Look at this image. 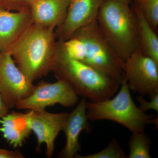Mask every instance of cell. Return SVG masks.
<instances>
[{"label":"cell","instance_id":"6da1fadb","mask_svg":"<svg viewBox=\"0 0 158 158\" xmlns=\"http://www.w3.org/2000/svg\"><path fill=\"white\" fill-rule=\"evenodd\" d=\"M54 30L33 23L7 51L33 83L53 69L57 53Z\"/></svg>","mask_w":158,"mask_h":158},{"label":"cell","instance_id":"7a4b0ae2","mask_svg":"<svg viewBox=\"0 0 158 158\" xmlns=\"http://www.w3.org/2000/svg\"><path fill=\"white\" fill-rule=\"evenodd\" d=\"M53 70L58 80L65 81L78 95L90 102L111 98L120 83L86 63L71 59L57 45L56 58Z\"/></svg>","mask_w":158,"mask_h":158},{"label":"cell","instance_id":"3957f363","mask_svg":"<svg viewBox=\"0 0 158 158\" xmlns=\"http://www.w3.org/2000/svg\"><path fill=\"white\" fill-rule=\"evenodd\" d=\"M97 23L105 39L123 61L139 48L137 19L129 4L106 0L99 9Z\"/></svg>","mask_w":158,"mask_h":158},{"label":"cell","instance_id":"277c9868","mask_svg":"<svg viewBox=\"0 0 158 158\" xmlns=\"http://www.w3.org/2000/svg\"><path fill=\"white\" fill-rule=\"evenodd\" d=\"M120 90L113 98L87 102V115L91 121L109 120L123 126L131 133L145 131L146 125L156 122L158 118L148 115L137 106L123 76Z\"/></svg>","mask_w":158,"mask_h":158},{"label":"cell","instance_id":"5b68a950","mask_svg":"<svg viewBox=\"0 0 158 158\" xmlns=\"http://www.w3.org/2000/svg\"><path fill=\"white\" fill-rule=\"evenodd\" d=\"M72 37L81 40L86 45L87 56L83 62L121 83L124 62L105 39L97 21L79 29Z\"/></svg>","mask_w":158,"mask_h":158},{"label":"cell","instance_id":"8992f818","mask_svg":"<svg viewBox=\"0 0 158 158\" xmlns=\"http://www.w3.org/2000/svg\"><path fill=\"white\" fill-rule=\"evenodd\" d=\"M78 101V95L70 85L65 81L58 80L53 83L39 82L31 94L18 102L15 107L37 112L56 104L71 107Z\"/></svg>","mask_w":158,"mask_h":158},{"label":"cell","instance_id":"52a82bcc","mask_svg":"<svg viewBox=\"0 0 158 158\" xmlns=\"http://www.w3.org/2000/svg\"><path fill=\"white\" fill-rule=\"evenodd\" d=\"M123 76L130 90L140 95L158 94V63L139 48L125 61Z\"/></svg>","mask_w":158,"mask_h":158},{"label":"cell","instance_id":"ba28073f","mask_svg":"<svg viewBox=\"0 0 158 158\" xmlns=\"http://www.w3.org/2000/svg\"><path fill=\"white\" fill-rule=\"evenodd\" d=\"M35 85L15 64L9 52L0 53V96L9 108L29 96Z\"/></svg>","mask_w":158,"mask_h":158},{"label":"cell","instance_id":"9c48e42d","mask_svg":"<svg viewBox=\"0 0 158 158\" xmlns=\"http://www.w3.org/2000/svg\"><path fill=\"white\" fill-rule=\"evenodd\" d=\"M30 125L37 138V148L45 144L46 156L50 158L55 151V142L59 133L62 131L69 113H49L29 110Z\"/></svg>","mask_w":158,"mask_h":158},{"label":"cell","instance_id":"30bf717a","mask_svg":"<svg viewBox=\"0 0 158 158\" xmlns=\"http://www.w3.org/2000/svg\"><path fill=\"white\" fill-rule=\"evenodd\" d=\"M106 0H70L65 19L59 26L61 40L69 39L79 29L97 21L99 9Z\"/></svg>","mask_w":158,"mask_h":158},{"label":"cell","instance_id":"8fae6325","mask_svg":"<svg viewBox=\"0 0 158 158\" xmlns=\"http://www.w3.org/2000/svg\"><path fill=\"white\" fill-rule=\"evenodd\" d=\"M87 99L83 98L76 107L69 114L62 128L66 143L59 153V157L73 158L81 151L79 137L84 130L90 131V126L87 115Z\"/></svg>","mask_w":158,"mask_h":158},{"label":"cell","instance_id":"7c38bea8","mask_svg":"<svg viewBox=\"0 0 158 158\" xmlns=\"http://www.w3.org/2000/svg\"><path fill=\"white\" fill-rule=\"evenodd\" d=\"M33 23L31 11L0 9V53L7 52Z\"/></svg>","mask_w":158,"mask_h":158},{"label":"cell","instance_id":"4fadbf2b","mask_svg":"<svg viewBox=\"0 0 158 158\" xmlns=\"http://www.w3.org/2000/svg\"><path fill=\"white\" fill-rule=\"evenodd\" d=\"M70 0H33L30 5L32 21L38 25L55 28L65 19Z\"/></svg>","mask_w":158,"mask_h":158},{"label":"cell","instance_id":"5bb4252c","mask_svg":"<svg viewBox=\"0 0 158 158\" xmlns=\"http://www.w3.org/2000/svg\"><path fill=\"white\" fill-rule=\"evenodd\" d=\"M31 132L28 112H12L0 118V133L14 148L22 146Z\"/></svg>","mask_w":158,"mask_h":158},{"label":"cell","instance_id":"9a60e30c","mask_svg":"<svg viewBox=\"0 0 158 158\" xmlns=\"http://www.w3.org/2000/svg\"><path fill=\"white\" fill-rule=\"evenodd\" d=\"M133 9L138 24L139 48L142 52L158 63V37L147 21L138 3Z\"/></svg>","mask_w":158,"mask_h":158},{"label":"cell","instance_id":"2e32d148","mask_svg":"<svg viewBox=\"0 0 158 158\" xmlns=\"http://www.w3.org/2000/svg\"><path fill=\"white\" fill-rule=\"evenodd\" d=\"M151 141L144 132L132 133L129 141L128 158H151Z\"/></svg>","mask_w":158,"mask_h":158},{"label":"cell","instance_id":"e0dca14e","mask_svg":"<svg viewBox=\"0 0 158 158\" xmlns=\"http://www.w3.org/2000/svg\"><path fill=\"white\" fill-rule=\"evenodd\" d=\"M59 46L68 57L83 62L87 54L85 43L77 37H72L66 40H61Z\"/></svg>","mask_w":158,"mask_h":158},{"label":"cell","instance_id":"ac0fdd59","mask_svg":"<svg viewBox=\"0 0 158 158\" xmlns=\"http://www.w3.org/2000/svg\"><path fill=\"white\" fill-rule=\"evenodd\" d=\"M76 158H127L123 150L116 139L111 140L110 143L103 149L99 152L86 156H75Z\"/></svg>","mask_w":158,"mask_h":158},{"label":"cell","instance_id":"d6986e66","mask_svg":"<svg viewBox=\"0 0 158 158\" xmlns=\"http://www.w3.org/2000/svg\"><path fill=\"white\" fill-rule=\"evenodd\" d=\"M138 3L145 19L156 32L158 27V0H140Z\"/></svg>","mask_w":158,"mask_h":158},{"label":"cell","instance_id":"ffe728a7","mask_svg":"<svg viewBox=\"0 0 158 158\" xmlns=\"http://www.w3.org/2000/svg\"><path fill=\"white\" fill-rule=\"evenodd\" d=\"M33 0H0V9L11 11L30 10Z\"/></svg>","mask_w":158,"mask_h":158},{"label":"cell","instance_id":"44dd1931","mask_svg":"<svg viewBox=\"0 0 158 158\" xmlns=\"http://www.w3.org/2000/svg\"><path fill=\"white\" fill-rule=\"evenodd\" d=\"M150 101H148L144 96L139 95L137 96V100L139 103V108L144 112L149 110H153L158 112V94L151 97Z\"/></svg>","mask_w":158,"mask_h":158},{"label":"cell","instance_id":"7402d4cb","mask_svg":"<svg viewBox=\"0 0 158 158\" xmlns=\"http://www.w3.org/2000/svg\"><path fill=\"white\" fill-rule=\"evenodd\" d=\"M24 156L18 150L11 151L0 148V158H23Z\"/></svg>","mask_w":158,"mask_h":158},{"label":"cell","instance_id":"603a6c76","mask_svg":"<svg viewBox=\"0 0 158 158\" xmlns=\"http://www.w3.org/2000/svg\"><path fill=\"white\" fill-rule=\"evenodd\" d=\"M9 108L5 105L0 96V118L9 113Z\"/></svg>","mask_w":158,"mask_h":158},{"label":"cell","instance_id":"cb8c5ba5","mask_svg":"<svg viewBox=\"0 0 158 158\" xmlns=\"http://www.w3.org/2000/svg\"><path fill=\"white\" fill-rule=\"evenodd\" d=\"M119 1H121L122 2H123L126 3V4H129V5L131 0H119Z\"/></svg>","mask_w":158,"mask_h":158},{"label":"cell","instance_id":"d4e9b609","mask_svg":"<svg viewBox=\"0 0 158 158\" xmlns=\"http://www.w3.org/2000/svg\"><path fill=\"white\" fill-rule=\"evenodd\" d=\"M134 1H135V2H136L138 3L139 2V1H140V0H134Z\"/></svg>","mask_w":158,"mask_h":158}]
</instances>
